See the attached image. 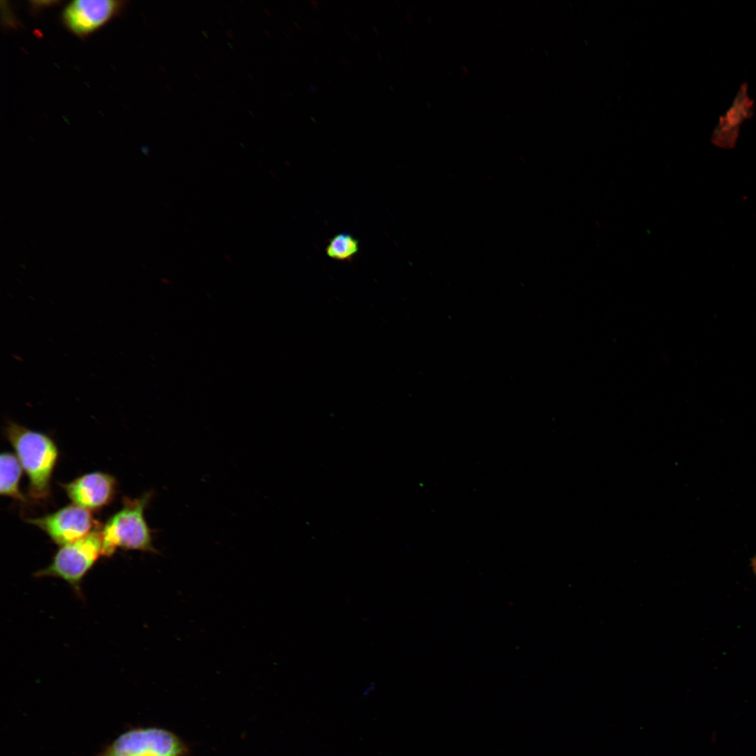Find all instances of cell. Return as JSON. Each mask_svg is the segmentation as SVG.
<instances>
[{
  "label": "cell",
  "instance_id": "obj_1",
  "mask_svg": "<svg viewBox=\"0 0 756 756\" xmlns=\"http://www.w3.org/2000/svg\"><path fill=\"white\" fill-rule=\"evenodd\" d=\"M6 434L29 479L30 494L43 498L49 493L50 481L58 451L48 435L9 421Z\"/></svg>",
  "mask_w": 756,
  "mask_h": 756
},
{
  "label": "cell",
  "instance_id": "obj_2",
  "mask_svg": "<svg viewBox=\"0 0 756 756\" xmlns=\"http://www.w3.org/2000/svg\"><path fill=\"white\" fill-rule=\"evenodd\" d=\"M152 495L149 491L140 498L124 500L122 507L102 529V555L110 556L118 548L158 553L153 545L151 529L144 517Z\"/></svg>",
  "mask_w": 756,
  "mask_h": 756
},
{
  "label": "cell",
  "instance_id": "obj_3",
  "mask_svg": "<svg viewBox=\"0 0 756 756\" xmlns=\"http://www.w3.org/2000/svg\"><path fill=\"white\" fill-rule=\"evenodd\" d=\"M101 555L102 530L94 528L84 537L61 546L51 564L35 576L59 578L78 589L82 579Z\"/></svg>",
  "mask_w": 756,
  "mask_h": 756
},
{
  "label": "cell",
  "instance_id": "obj_4",
  "mask_svg": "<svg viewBox=\"0 0 756 756\" xmlns=\"http://www.w3.org/2000/svg\"><path fill=\"white\" fill-rule=\"evenodd\" d=\"M183 745L173 734L160 729H140L120 736L101 756H179Z\"/></svg>",
  "mask_w": 756,
  "mask_h": 756
},
{
  "label": "cell",
  "instance_id": "obj_5",
  "mask_svg": "<svg viewBox=\"0 0 756 756\" xmlns=\"http://www.w3.org/2000/svg\"><path fill=\"white\" fill-rule=\"evenodd\" d=\"M124 6L122 1L76 0L63 8L61 20L71 33L84 38L116 17Z\"/></svg>",
  "mask_w": 756,
  "mask_h": 756
},
{
  "label": "cell",
  "instance_id": "obj_6",
  "mask_svg": "<svg viewBox=\"0 0 756 756\" xmlns=\"http://www.w3.org/2000/svg\"><path fill=\"white\" fill-rule=\"evenodd\" d=\"M27 522L43 530L61 546L88 535L94 524L89 510L76 504L42 517L29 519Z\"/></svg>",
  "mask_w": 756,
  "mask_h": 756
},
{
  "label": "cell",
  "instance_id": "obj_7",
  "mask_svg": "<svg viewBox=\"0 0 756 756\" xmlns=\"http://www.w3.org/2000/svg\"><path fill=\"white\" fill-rule=\"evenodd\" d=\"M63 487L74 504L87 510L98 509L113 498L115 481L108 474L94 472L82 475Z\"/></svg>",
  "mask_w": 756,
  "mask_h": 756
},
{
  "label": "cell",
  "instance_id": "obj_8",
  "mask_svg": "<svg viewBox=\"0 0 756 756\" xmlns=\"http://www.w3.org/2000/svg\"><path fill=\"white\" fill-rule=\"evenodd\" d=\"M752 107L746 89H741L732 107L720 118L712 137L713 143L721 148H732L738 137V126L750 115Z\"/></svg>",
  "mask_w": 756,
  "mask_h": 756
},
{
  "label": "cell",
  "instance_id": "obj_9",
  "mask_svg": "<svg viewBox=\"0 0 756 756\" xmlns=\"http://www.w3.org/2000/svg\"><path fill=\"white\" fill-rule=\"evenodd\" d=\"M0 473L1 494L24 500L19 490L22 465L18 458L10 452L2 453L0 457Z\"/></svg>",
  "mask_w": 756,
  "mask_h": 756
},
{
  "label": "cell",
  "instance_id": "obj_10",
  "mask_svg": "<svg viewBox=\"0 0 756 756\" xmlns=\"http://www.w3.org/2000/svg\"><path fill=\"white\" fill-rule=\"evenodd\" d=\"M360 249L359 241L349 232H340L328 240L326 247L327 256L340 262H351Z\"/></svg>",
  "mask_w": 756,
  "mask_h": 756
},
{
  "label": "cell",
  "instance_id": "obj_11",
  "mask_svg": "<svg viewBox=\"0 0 756 756\" xmlns=\"http://www.w3.org/2000/svg\"><path fill=\"white\" fill-rule=\"evenodd\" d=\"M751 566H752V570L754 571V573L756 575V556L755 557H753L752 559V560H751Z\"/></svg>",
  "mask_w": 756,
  "mask_h": 756
}]
</instances>
